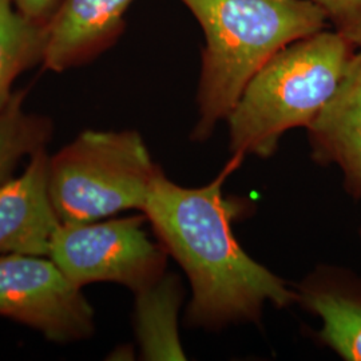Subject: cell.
<instances>
[{"instance_id":"cell-6","label":"cell","mask_w":361,"mask_h":361,"mask_svg":"<svg viewBox=\"0 0 361 361\" xmlns=\"http://www.w3.org/2000/svg\"><path fill=\"white\" fill-rule=\"evenodd\" d=\"M0 317L59 345L87 340L95 332V313L82 289L43 256H0Z\"/></svg>"},{"instance_id":"cell-7","label":"cell","mask_w":361,"mask_h":361,"mask_svg":"<svg viewBox=\"0 0 361 361\" xmlns=\"http://www.w3.org/2000/svg\"><path fill=\"white\" fill-rule=\"evenodd\" d=\"M49 157L47 147L40 149L20 176L0 186V256H50L62 222L49 193Z\"/></svg>"},{"instance_id":"cell-14","label":"cell","mask_w":361,"mask_h":361,"mask_svg":"<svg viewBox=\"0 0 361 361\" xmlns=\"http://www.w3.org/2000/svg\"><path fill=\"white\" fill-rule=\"evenodd\" d=\"M334 30L361 50V0H313Z\"/></svg>"},{"instance_id":"cell-9","label":"cell","mask_w":361,"mask_h":361,"mask_svg":"<svg viewBox=\"0 0 361 361\" xmlns=\"http://www.w3.org/2000/svg\"><path fill=\"white\" fill-rule=\"evenodd\" d=\"M307 129L313 159L340 169L347 192L361 200V50L353 54L335 94Z\"/></svg>"},{"instance_id":"cell-2","label":"cell","mask_w":361,"mask_h":361,"mask_svg":"<svg viewBox=\"0 0 361 361\" xmlns=\"http://www.w3.org/2000/svg\"><path fill=\"white\" fill-rule=\"evenodd\" d=\"M205 38L192 140L204 142L226 121L249 80L276 52L326 28L313 0H180Z\"/></svg>"},{"instance_id":"cell-11","label":"cell","mask_w":361,"mask_h":361,"mask_svg":"<svg viewBox=\"0 0 361 361\" xmlns=\"http://www.w3.org/2000/svg\"><path fill=\"white\" fill-rule=\"evenodd\" d=\"M180 293L173 276L135 293V335L145 360L185 359L177 332Z\"/></svg>"},{"instance_id":"cell-4","label":"cell","mask_w":361,"mask_h":361,"mask_svg":"<svg viewBox=\"0 0 361 361\" xmlns=\"http://www.w3.org/2000/svg\"><path fill=\"white\" fill-rule=\"evenodd\" d=\"M162 173L137 130H83L49 157V193L62 224L141 210Z\"/></svg>"},{"instance_id":"cell-3","label":"cell","mask_w":361,"mask_h":361,"mask_svg":"<svg viewBox=\"0 0 361 361\" xmlns=\"http://www.w3.org/2000/svg\"><path fill=\"white\" fill-rule=\"evenodd\" d=\"M356 50L340 32L325 28L276 52L226 118L232 157L268 158L288 130L308 128L335 94Z\"/></svg>"},{"instance_id":"cell-8","label":"cell","mask_w":361,"mask_h":361,"mask_svg":"<svg viewBox=\"0 0 361 361\" xmlns=\"http://www.w3.org/2000/svg\"><path fill=\"white\" fill-rule=\"evenodd\" d=\"M134 0H59L46 23L42 66L65 73L86 65L114 46Z\"/></svg>"},{"instance_id":"cell-15","label":"cell","mask_w":361,"mask_h":361,"mask_svg":"<svg viewBox=\"0 0 361 361\" xmlns=\"http://www.w3.org/2000/svg\"><path fill=\"white\" fill-rule=\"evenodd\" d=\"M16 10L28 19L46 25L51 18L59 0H13Z\"/></svg>"},{"instance_id":"cell-5","label":"cell","mask_w":361,"mask_h":361,"mask_svg":"<svg viewBox=\"0 0 361 361\" xmlns=\"http://www.w3.org/2000/svg\"><path fill=\"white\" fill-rule=\"evenodd\" d=\"M146 221L143 214L62 224L49 257L80 289L114 283L135 295L165 274L168 259L165 247L145 231Z\"/></svg>"},{"instance_id":"cell-1","label":"cell","mask_w":361,"mask_h":361,"mask_svg":"<svg viewBox=\"0 0 361 361\" xmlns=\"http://www.w3.org/2000/svg\"><path fill=\"white\" fill-rule=\"evenodd\" d=\"M241 159L232 157L207 186L182 188L164 171L155 178L142 213L168 255L192 285L188 323L210 329L256 323L267 302L284 308L298 301L284 280L249 257L232 231L243 205L222 185Z\"/></svg>"},{"instance_id":"cell-13","label":"cell","mask_w":361,"mask_h":361,"mask_svg":"<svg viewBox=\"0 0 361 361\" xmlns=\"http://www.w3.org/2000/svg\"><path fill=\"white\" fill-rule=\"evenodd\" d=\"M27 90H16L0 113V186L13 177L20 162L47 147L54 134L49 116L27 111Z\"/></svg>"},{"instance_id":"cell-12","label":"cell","mask_w":361,"mask_h":361,"mask_svg":"<svg viewBox=\"0 0 361 361\" xmlns=\"http://www.w3.org/2000/svg\"><path fill=\"white\" fill-rule=\"evenodd\" d=\"M46 39V25L19 13L13 0H0V113L13 99L18 77L42 65Z\"/></svg>"},{"instance_id":"cell-10","label":"cell","mask_w":361,"mask_h":361,"mask_svg":"<svg viewBox=\"0 0 361 361\" xmlns=\"http://www.w3.org/2000/svg\"><path fill=\"white\" fill-rule=\"evenodd\" d=\"M298 301L320 317L319 337L343 359L361 361V280L338 269L310 274L297 290Z\"/></svg>"}]
</instances>
